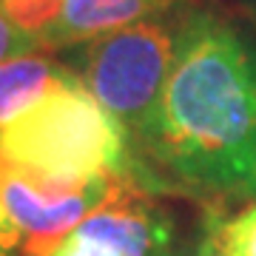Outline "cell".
Here are the masks:
<instances>
[{
	"label": "cell",
	"instance_id": "6da1fadb",
	"mask_svg": "<svg viewBox=\"0 0 256 256\" xmlns=\"http://www.w3.org/2000/svg\"><path fill=\"white\" fill-rule=\"evenodd\" d=\"M134 154L151 191L205 208L256 205V34L234 12L194 6Z\"/></svg>",
	"mask_w": 256,
	"mask_h": 256
},
{
	"label": "cell",
	"instance_id": "7a4b0ae2",
	"mask_svg": "<svg viewBox=\"0 0 256 256\" xmlns=\"http://www.w3.org/2000/svg\"><path fill=\"white\" fill-rule=\"evenodd\" d=\"M0 160L66 180L131 176L142 182L131 134L80 80L54 88L0 128Z\"/></svg>",
	"mask_w": 256,
	"mask_h": 256
},
{
	"label": "cell",
	"instance_id": "3957f363",
	"mask_svg": "<svg viewBox=\"0 0 256 256\" xmlns=\"http://www.w3.org/2000/svg\"><path fill=\"white\" fill-rule=\"evenodd\" d=\"M194 6L160 12L63 52L82 88L126 126L131 142L162 97Z\"/></svg>",
	"mask_w": 256,
	"mask_h": 256
},
{
	"label": "cell",
	"instance_id": "277c9868",
	"mask_svg": "<svg viewBox=\"0 0 256 256\" xmlns=\"http://www.w3.org/2000/svg\"><path fill=\"white\" fill-rule=\"evenodd\" d=\"M117 176L66 180L0 160V205L14 256H52L88 214L108 200Z\"/></svg>",
	"mask_w": 256,
	"mask_h": 256
},
{
	"label": "cell",
	"instance_id": "5b68a950",
	"mask_svg": "<svg viewBox=\"0 0 256 256\" xmlns=\"http://www.w3.org/2000/svg\"><path fill=\"white\" fill-rule=\"evenodd\" d=\"M176 216L165 194L117 176L108 200L88 214L52 256H176Z\"/></svg>",
	"mask_w": 256,
	"mask_h": 256
},
{
	"label": "cell",
	"instance_id": "8992f818",
	"mask_svg": "<svg viewBox=\"0 0 256 256\" xmlns=\"http://www.w3.org/2000/svg\"><path fill=\"white\" fill-rule=\"evenodd\" d=\"M188 3H200V0H66L60 23L48 34L43 52L60 54L108 32L131 26L137 20H146L176 6H188Z\"/></svg>",
	"mask_w": 256,
	"mask_h": 256
},
{
	"label": "cell",
	"instance_id": "52a82bcc",
	"mask_svg": "<svg viewBox=\"0 0 256 256\" xmlns=\"http://www.w3.org/2000/svg\"><path fill=\"white\" fill-rule=\"evenodd\" d=\"M77 74L54 52H28L0 66V128L18 120L37 100H43L54 88L74 82Z\"/></svg>",
	"mask_w": 256,
	"mask_h": 256
},
{
	"label": "cell",
	"instance_id": "ba28073f",
	"mask_svg": "<svg viewBox=\"0 0 256 256\" xmlns=\"http://www.w3.org/2000/svg\"><path fill=\"white\" fill-rule=\"evenodd\" d=\"M0 6L23 34L34 40L37 48H43L48 34L60 23L66 0H0Z\"/></svg>",
	"mask_w": 256,
	"mask_h": 256
},
{
	"label": "cell",
	"instance_id": "9c48e42d",
	"mask_svg": "<svg viewBox=\"0 0 256 256\" xmlns=\"http://www.w3.org/2000/svg\"><path fill=\"white\" fill-rule=\"evenodd\" d=\"M214 228L228 256H256V205H245L236 214H225V208H216Z\"/></svg>",
	"mask_w": 256,
	"mask_h": 256
},
{
	"label": "cell",
	"instance_id": "30bf717a",
	"mask_svg": "<svg viewBox=\"0 0 256 256\" xmlns=\"http://www.w3.org/2000/svg\"><path fill=\"white\" fill-rule=\"evenodd\" d=\"M214 214H216V208H205V216L200 220V225H196V230H194V236L180 248V254L176 256H228L225 250H222L220 239H216Z\"/></svg>",
	"mask_w": 256,
	"mask_h": 256
},
{
	"label": "cell",
	"instance_id": "8fae6325",
	"mask_svg": "<svg viewBox=\"0 0 256 256\" xmlns=\"http://www.w3.org/2000/svg\"><path fill=\"white\" fill-rule=\"evenodd\" d=\"M28 52H37V43L23 34L9 20V14L3 12V6H0V66L20 54H28Z\"/></svg>",
	"mask_w": 256,
	"mask_h": 256
},
{
	"label": "cell",
	"instance_id": "7c38bea8",
	"mask_svg": "<svg viewBox=\"0 0 256 256\" xmlns=\"http://www.w3.org/2000/svg\"><path fill=\"white\" fill-rule=\"evenodd\" d=\"M0 256H14V242H12V230L6 222V214H3V205H0Z\"/></svg>",
	"mask_w": 256,
	"mask_h": 256
}]
</instances>
